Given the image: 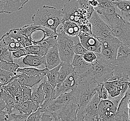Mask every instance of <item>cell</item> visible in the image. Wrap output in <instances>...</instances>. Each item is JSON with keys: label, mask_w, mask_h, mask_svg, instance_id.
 I'll use <instances>...</instances> for the list:
<instances>
[{"label": "cell", "mask_w": 130, "mask_h": 121, "mask_svg": "<svg viewBox=\"0 0 130 121\" xmlns=\"http://www.w3.org/2000/svg\"><path fill=\"white\" fill-rule=\"evenodd\" d=\"M61 28V31L64 32L65 34L71 37L78 35L81 31L79 25L74 22L66 20L62 22Z\"/></svg>", "instance_id": "603a6c76"}, {"label": "cell", "mask_w": 130, "mask_h": 121, "mask_svg": "<svg viewBox=\"0 0 130 121\" xmlns=\"http://www.w3.org/2000/svg\"><path fill=\"white\" fill-rule=\"evenodd\" d=\"M29 1V0H21V2L22 3V4H23L24 6L26 3L27 2H28Z\"/></svg>", "instance_id": "f5cc1de1"}, {"label": "cell", "mask_w": 130, "mask_h": 121, "mask_svg": "<svg viewBox=\"0 0 130 121\" xmlns=\"http://www.w3.org/2000/svg\"><path fill=\"white\" fill-rule=\"evenodd\" d=\"M19 68L18 65L14 63H10L4 60H0V68L3 70L14 73L16 72Z\"/></svg>", "instance_id": "8d00e7d4"}, {"label": "cell", "mask_w": 130, "mask_h": 121, "mask_svg": "<svg viewBox=\"0 0 130 121\" xmlns=\"http://www.w3.org/2000/svg\"><path fill=\"white\" fill-rule=\"evenodd\" d=\"M77 1L81 10L89 20L94 11V8L89 4V0H77Z\"/></svg>", "instance_id": "836d02e7"}, {"label": "cell", "mask_w": 130, "mask_h": 121, "mask_svg": "<svg viewBox=\"0 0 130 121\" xmlns=\"http://www.w3.org/2000/svg\"><path fill=\"white\" fill-rule=\"evenodd\" d=\"M121 15L123 17V18H124L125 20H126L130 24V14L121 13Z\"/></svg>", "instance_id": "f907efd6"}, {"label": "cell", "mask_w": 130, "mask_h": 121, "mask_svg": "<svg viewBox=\"0 0 130 121\" xmlns=\"http://www.w3.org/2000/svg\"><path fill=\"white\" fill-rule=\"evenodd\" d=\"M82 77L73 71L59 86L55 87L52 100L58 97L62 94L71 91L81 81Z\"/></svg>", "instance_id": "5bb4252c"}, {"label": "cell", "mask_w": 130, "mask_h": 121, "mask_svg": "<svg viewBox=\"0 0 130 121\" xmlns=\"http://www.w3.org/2000/svg\"><path fill=\"white\" fill-rule=\"evenodd\" d=\"M92 35L100 42L113 37L112 30L94 10L89 19Z\"/></svg>", "instance_id": "52a82bcc"}, {"label": "cell", "mask_w": 130, "mask_h": 121, "mask_svg": "<svg viewBox=\"0 0 130 121\" xmlns=\"http://www.w3.org/2000/svg\"><path fill=\"white\" fill-rule=\"evenodd\" d=\"M7 0H0V14L4 13V9Z\"/></svg>", "instance_id": "c3c4849f"}, {"label": "cell", "mask_w": 130, "mask_h": 121, "mask_svg": "<svg viewBox=\"0 0 130 121\" xmlns=\"http://www.w3.org/2000/svg\"><path fill=\"white\" fill-rule=\"evenodd\" d=\"M117 65L113 70L112 79L130 82V47L121 44L117 52Z\"/></svg>", "instance_id": "7a4b0ae2"}, {"label": "cell", "mask_w": 130, "mask_h": 121, "mask_svg": "<svg viewBox=\"0 0 130 121\" xmlns=\"http://www.w3.org/2000/svg\"><path fill=\"white\" fill-rule=\"evenodd\" d=\"M12 54L13 59L21 58L28 55L26 48L24 47H22L18 50L12 52Z\"/></svg>", "instance_id": "f6af8a7d"}, {"label": "cell", "mask_w": 130, "mask_h": 121, "mask_svg": "<svg viewBox=\"0 0 130 121\" xmlns=\"http://www.w3.org/2000/svg\"><path fill=\"white\" fill-rule=\"evenodd\" d=\"M13 63L17 64L20 68H36L42 65H45L46 67L45 55L41 57L38 55L28 54L21 58L13 59Z\"/></svg>", "instance_id": "2e32d148"}, {"label": "cell", "mask_w": 130, "mask_h": 121, "mask_svg": "<svg viewBox=\"0 0 130 121\" xmlns=\"http://www.w3.org/2000/svg\"><path fill=\"white\" fill-rule=\"evenodd\" d=\"M42 82V88L45 94L44 100L43 104H46L52 100L55 89L52 87L47 80L46 76H45Z\"/></svg>", "instance_id": "83f0119b"}, {"label": "cell", "mask_w": 130, "mask_h": 121, "mask_svg": "<svg viewBox=\"0 0 130 121\" xmlns=\"http://www.w3.org/2000/svg\"><path fill=\"white\" fill-rule=\"evenodd\" d=\"M17 74V72L13 73L0 68V83L3 85H5Z\"/></svg>", "instance_id": "74e56055"}, {"label": "cell", "mask_w": 130, "mask_h": 121, "mask_svg": "<svg viewBox=\"0 0 130 121\" xmlns=\"http://www.w3.org/2000/svg\"><path fill=\"white\" fill-rule=\"evenodd\" d=\"M0 96L5 103L6 110L8 112L11 113L17 111L15 98L12 97L7 91L3 89L2 87L0 89Z\"/></svg>", "instance_id": "7402d4cb"}, {"label": "cell", "mask_w": 130, "mask_h": 121, "mask_svg": "<svg viewBox=\"0 0 130 121\" xmlns=\"http://www.w3.org/2000/svg\"><path fill=\"white\" fill-rule=\"evenodd\" d=\"M61 67L57 74V83L56 86H59L68 76L74 71L73 67L70 63L61 62Z\"/></svg>", "instance_id": "cb8c5ba5"}, {"label": "cell", "mask_w": 130, "mask_h": 121, "mask_svg": "<svg viewBox=\"0 0 130 121\" xmlns=\"http://www.w3.org/2000/svg\"><path fill=\"white\" fill-rule=\"evenodd\" d=\"M39 107H40L39 104L32 100H25L21 108L18 111L21 113L29 115L36 111Z\"/></svg>", "instance_id": "4316f807"}, {"label": "cell", "mask_w": 130, "mask_h": 121, "mask_svg": "<svg viewBox=\"0 0 130 121\" xmlns=\"http://www.w3.org/2000/svg\"><path fill=\"white\" fill-rule=\"evenodd\" d=\"M57 32H54L51 36L40 41L35 42L33 45H39L42 47H46L48 49L55 46H57Z\"/></svg>", "instance_id": "4dcf8cb0"}, {"label": "cell", "mask_w": 130, "mask_h": 121, "mask_svg": "<svg viewBox=\"0 0 130 121\" xmlns=\"http://www.w3.org/2000/svg\"><path fill=\"white\" fill-rule=\"evenodd\" d=\"M48 70L47 67L43 69H39L34 67H26L23 68H19L16 72L24 73L30 76H37L39 75L46 76Z\"/></svg>", "instance_id": "484cf974"}, {"label": "cell", "mask_w": 130, "mask_h": 121, "mask_svg": "<svg viewBox=\"0 0 130 121\" xmlns=\"http://www.w3.org/2000/svg\"><path fill=\"white\" fill-rule=\"evenodd\" d=\"M113 35L123 45L130 47V24L123 17L111 28Z\"/></svg>", "instance_id": "7c38bea8"}, {"label": "cell", "mask_w": 130, "mask_h": 121, "mask_svg": "<svg viewBox=\"0 0 130 121\" xmlns=\"http://www.w3.org/2000/svg\"><path fill=\"white\" fill-rule=\"evenodd\" d=\"M83 56L85 60L89 63H92L94 61L96 60L97 58L96 53L88 50H87Z\"/></svg>", "instance_id": "7bdbcfd3"}, {"label": "cell", "mask_w": 130, "mask_h": 121, "mask_svg": "<svg viewBox=\"0 0 130 121\" xmlns=\"http://www.w3.org/2000/svg\"><path fill=\"white\" fill-rule=\"evenodd\" d=\"M46 67L49 70L55 68L61 63L57 46L50 48L45 55Z\"/></svg>", "instance_id": "ffe728a7"}, {"label": "cell", "mask_w": 130, "mask_h": 121, "mask_svg": "<svg viewBox=\"0 0 130 121\" xmlns=\"http://www.w3.org/2000/svg\"><path fill=\"white\" fill-rule=\"evenodd\" d=\"M24 5L21 0H7L4 9V13H12L21 10Z\"/></svg>", "instance_id": "f1b7e54d"}, {"label": "cell", "mask_w": 130, "mask_h": 121, "mask_svg": "<svg viewBox=\"0 0 130 121\" xmlns=\"http://www.w3.org/2000/svg\"><path fill=\"white\" fill-rule=\"evenodd\" d=\"M80 41L84 47L88 51L99 54L101 52V42L96 37L88 33L80 31L78 34Z\"/></svg>", "instance_id": "e0dca14e"}, {"label": "cell", "mask_w": 130, "mask_h": 121, "mask_svg": "<svg viewBox=\"0 0 130 121\" xmlns=\"http://www.w3.org/2000/svg\"><path fill=\"white\" fill-rule=\"evenodd\" d=\"M10 114L6 110L0 112V121H9Z\"/></svg>", "instance_id": "7dc6e473"}, {"label": "cell", "mask_w": 130, "mask_h": 121, "mask_svg": "<svg viewBox=\"0 0 130 121\" xmlns=\"http://www.w3.org/2000/svg\"><path fill=\"white\" fill-rule=\"evenodd\" d=\"M39 26L36 25L34 24H28L20 28L21 34L27 38H29L30 34L34 30L36 29Z\"/></svg>", "instance_id": "ab89813d"}, {"label": "cell", "mask_w": 130, "mask_h": 121, "mask_svg": "<svg viewBox=\"0 0 130 121\" xmlns=\"http://www.w3.org/2000/svg\"><path fill=\"white\" fill-rule=\"evenodd\" d=\"M76 73L82 77L92 78V63L86 62L83 56L75 54L71 63Z\"/></svg>", "instance_id": "9a60e30c"}, {"label": "cell", "mask_w": 130, "mask_h": 121, "mask_svg": "<svg viewBox=\"0 0 130 121\" xmlns=\"http://www.w3.org/2000/svg\"><path fill=\"white\" fill-rule=\"evenodd\" d=\"M0 60L13 63V58L12 52L8 49H5L0 55Z\"/></svg>", "instance_id": "60d3db41"}, {"label": "cell", "mask_w": 130, "mask_h": 121, "mask_svg": "<svg viewBox=\"0 0 130 121\" xmlns=\"http://www.w3.org/2000/svg\"><path fill=\"white\" fill-rule=\"evenodd\" d=\"M73 50L75 54L83 55L87 50L82 44L78 35H76L73 37Z\"/></svg>", "instance_id": "d590c367"}, {"label": "cell", "mask_w": 130, "mask_h": 121, "mask_svg": "<svg viewBox=\"0 0 130 121\" xmlns=\"http://www.w3.org/2000/svg\"><path fill=\"white\" fill-rule=\"evenodd\" d=\"M112 2L121 13L130 14V0H112Z\"/></svg>", "instance_id": "e575fe53"}, {"label": "cell", "mask_w": 130, "mask_h": 121, "mask_svg": "<svg viewBox=\"0 0 130 121\" xmlns=\"http://www.w3.org/2000/svg\"><path fill=\"white\" fill-rule=\"evenodd\" d=\"M61 10L63 15V21L69 20L80 27L90 23L81 10L77 0H69Z\"/></svg>", "instance_id": "5b68a950"}, {"label": "cell", "mask_w": 130, "mask_h": 121, "mask_svg": "<svg viewBox=\"0 0 130 121\" xmlns=\"http://www.w3.org/2000/svg\"><path fill=\"white\" fill-rule=\"evenodd\" d=\"M44 96L45 94L41 83L32 89L31 100L38 103L40 106L44 101Z\"/></svg>", "instance_id": "f546056e"}, {"label": "cell", "mask_w": 130, "mask_h": 121, "mask_svg": "<svg viewBox=\"0 0 130 121\" xmlns=\"http://www.w3.org/2000/svg\"><path fill=\"white\" fill-rule=\"evenodd\" d=\"M61 65V64H60L55 68L48 70L45 76L47 77L48 81L54 89L57 83V74Z\"/></svg>", "instance_id": "d6a6232c"}, {"label": "cell", "mask_w": 130, "mask_h": 121, "mask_svg": "<svg viewBox=\"0 0 130 121\" xmlns=\"http://www.w3.org/2000/svg\"><path fill=\"white\" fill-rule=\"evenodd\" d=\"M44 75L37 76H30L24 73L16 75L15 77L17 79L21 85L32 88L37 84L39 83L44 78Z\"/></svg>", "instance_id": "44dd1931"}, {"label": "cell", "mask_w": 130, "mask_h": 121, "mask_svg": "<svg viewBox=\"0 0 130 121\" xmlns=\"http://www.w3.org/2000/svg\"><path fill=\"white\" fill-rule=\"evenodd\" d=\"M119 103L109 99L101 100L98 106L96 121H113Z\"/></svg>", "instance_id": "30bf717a"}, {"label": "cell", "mask_w": 130, "mask_h": 121, "mask_svg": "<svg viewBox=\"0 0 130 121\" xmlns=\"http://www.w3.org/2000/svg\"><path fill=\"white\" fill-rule=\"evenodd\" d=\"M31 20L35 25L44 27L57 33L58 27L63 22V15L62 11L54 7L44 5L38 9Z\"/></svg>", "instance_id": "6da1fadb"}, {"label": "cell", "mask_w": 130, "mask_h": 121, "mask_svg": "<svg viewBox=\"0 0 130 121\" xmlns=\"http://www.w3.org/2000/svg\"><path fill=\"white\" fill-rule=\"evenodd\" d=\"M128 116H129V121H130V97L128 100Z\"/></svg>", "instance_id": "816d5d0a"}, {"label": "cell", "mask_w": 130, "mask_h": 121, "mask_svg": "<svg viewBox=\"0 0 130 121\" xmlns=\"http://www.w3.org/2000/svg\"><path fill=\"white\" fill-rule=\"evenodd\" d=\"M104 86L108 93V99L120 102L130 86V82L120 80L107 81Z\"/></svg>", "instance_id": "9c48e42d"}, {"label": "cell", "mask_w": 130, "mask_h": 121, "mask_svg": "<svg viewBox=\"0 0 130 121\" xmlns=\"http://www.w3.org/2000/svg\"><path fill=\"white\" fill-rule=\"evenodd\" d=\"M22 94L24 100H31L32 89L30 87L21 85Z\"/></svg>", "instance_id": "ee69618b"}, {"label": "cell", "mask_w": 130, "mask_h": 121, "mask_svg": "<svg viewBox=\"0 0 130 121\" xmlns=\"http://www.w3.org/2000/svg\"><path fill=\"white\" fill-rule=\"evenodd\" d=\"M73 37L61 31L57 34V47L62 62L71 63L75 53L73 51Z\"/></svg>", "instance_id": "8992f818"}, {"label": "cell", "mask_w": 130, "mask_h": 121, "mask_svg": "<svg viewBox=\"0 0 130 121\" xmlns=\"http://www.w3.org/2000/svg\"><path fill=\"white\" fill-rule=\"evenodd\" d=\"M28 54L44 56L46 55L49 49L38 45H32L25 47Z\"/></svg>", "instance_id": "1f68e13d"}, {"label": "cell", "mask_w": 130, "mask_h": 121, "mask_svg": "<svg viewBox=\"0 0 130 121\" xmlns=\"http://www.w3.org/2000/svg\"><path fill=\"white\" fill-rule=\"evenodd\" d=\"M130 97V86L120 101L113 121H129L127 104Z\"/></svg>", "instance_id": "ac0fdd59"}, {"label": "cell", "mask_w": 130, "mask_h": 121, "mask_svg": "<svg viewBox=\"0 0 130 121\" xmlns=\"http://www.w3.org/2000/svg\"><path fill=\"white\" fill-rule=\"evenodd\" d=\"M15 76L7 84L3 85L2 88L12 97L15 98L16 101L23 100L21 85Z\"/></svg>", "instance_id": "d6986e66"}, {"label": "cell", "mask_w": 130, "mask_h": 121, "mask_svg": "<svg viewBox=\"0 0 130 121\" xmlns=\"http://www.w3.org/2000/svg\"><path fill=\"white\" fill-rule=\"evenodd\" d=\"M100 42L101 46L100 55L113 66H116L117 52L120 45L122 43L114 36L109 39L102 41Z\"/></svg>", "instance_id": "ba28073f"}, {"label": "cell", "mask_w": 130, "mask_h": 121, "mask_svg": "<svg viewBox=\"0 0 130 121\" xmlns=\"http://www.w3.org/2000/svg\"><path fill=\"white\" fill-rule=\"evenodd\" d=\"M55 121V116L53 112L44 111L43 112L40 121Z\"/></svg>", "instance_id": "bcb514c9"}, {"label": "cell", "mask_w": 130, "mask_h": 121, "mask_svg": "<svg viewBox=\"0 0 130 121\" xmlns=\"http://www.w3.org/2000/svg\"><path fill=\"white\" fill-rule=\"evenodd\" d=\"M97 83L89 77H82L76 86L78 90L79 108L77 115L81 114L96 93Z\"/></svg>", "instance_id": "277c9868"}, {"label": "cell", "mask_w": 130, "mask_h": 121, "mask_svg": "<svg viewBox=\"0 0 130 121\" xmlns=\"http://www.w3.org/2000/svg\"><path fill=\"white\" fill-rule=\"evenodd\" d=\"M101 101L96 92L83 112L76 116V121H95L98 106Z\"/></svg>", "instance_id": "4fadbf2b"}, {"label": "cell", "mask_w": 130, "mask_h": 121, "mask_svg": "<svg viewBox=\"0 0 130 121\" xmlns=\"http://www.w3.org/2000/svg\"><path fill=\"white\" fill-rule=\"evenodd\" d=\"M78 108V101L74 98L60 110L53 112L55 121H76Z\"/></svg>", "instance_id": "8fae6325"}, {"label": "cell", "mask_w": 130, "mask_h": 121, "mask_svg": "<svg viewBox=\"0 0 130 121\" xmlns=\"http://www.w3.org/2000/svg\"><path fill=\"white\" fill-rule=\"evenodd\" d=\"M97 54V53H96ZM97 58L92 63V78L97 84L107 82L113 76V70L115 66L97 54Z\"/></svg>", "instance_id": "3957f363"}, {"label": "cell", "mask_w": 130, "mask_h": 121, "mask_svg": "<svg viewBox=\"0 0 130 121\" xmlns=\"http://www.w3.org/2000/svg\"><path fill=\"white\" fill-rule=\"evenodd\" d=\"M6 109V104L4 101L0 96V112Z\"/></svg>", "instance_id": "681fc988"}, {"label": "cell", "mask_w": 130, "mask_h": 121, "mask_svg": "<svg viewBox=\"0 0 130 121\" xmlns=\"http://www.w3.org/2000/svg\"><path fill=\"white\" fill-rule=\"evenodd\" d=\"M29 115L21 113L18 110L10 114L9 121H27Z\"/></svg>", "instance_id": "f35d334b"}, {"label": "cell", "mask_w": 130, "mask_h": 121, "mask_svg": "<svg viewBox=\"0 0 130 121\" xmlns=\"http://www.w3.org/2000/svg\"><path fill=\"white\" fill-rule=\"evenodd\" d=\"M43 112L40 111V107L36 111L29 115L27 119V121H40Z\"/></svg>", "instance_id": "b9f144b4"}, {"label": "cell", "mask_w": 130, "mask_h": 121, "mask_svg": "<svg viewBox=\"0 0 130 121\" xmlns=\"http://www.w3.org/2000/svg\"><path fill=\"white\" fill-rule=\"evenodd\" d=\"M8 35L20 42L24 47L33 45L31 40L21 34L20 29H13L7 33Z\"/></svg>", "instance_id": "d4e9b609"}]
</instances>
